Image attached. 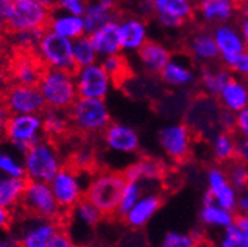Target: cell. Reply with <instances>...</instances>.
I'll list each match as a JSON object with an SVG mask.
<instances>
[{"instance_id": "obj_45", "label": "cell", "mask_w": 248, "mask_h": 247, "mask_svg": "<svg viewBox=\"0 0 248 247\" xmlns=\"http://www.w3.org/2000/svg\"><path fill=\"white\" fill-rule=\"evenodd\" d=\"M87 3L83 2V0H61V2H56V8L65 14L70 15H76V16H83L86 12Z\"/></svg>"}, {"instance_id": "obj_57", "label": "cell", "mask_w": 248, "mask_h": 247, "mask_svg": "<svg viewBox=\"0 0 248 247\" xmlns=\"http://www.w3.org/2000/svg\"><path fill=\"white\" fill-rule=\"evenodd\" d=\"M11 3H12V0H0V18H2L3 21L9 12Z\"/></svg>"}, {"instance_id": "obj_4", "label": "cell", "mask_w": 248, "mask_h": 247, "mask_svg": "<svg viewBox=\"0 0 248 247\" xmlns=\"http://www.w3.org/2000/svg\"><path fill=\"white\" fill-rule=\"evenodd\" d=\"M25 179L30 182L50 183L52 179L64 167L58 148L49 141L43 139L34 147H31L22 157Z\"/></svg>"}, {"instance_id": "obj_12", "label": "cell", "mask_w": 248, "mask_h": 247, "mask_svg": "<svg viewBox=\"0 0 248 247\" xmlns=\"http://www.w3.org/2000/svg\"><path fill=\"white\" fill-rule=\"evenodd\" d=\"M27 212L37 216L40 219L53 221L59 216L61 207L52 193L50 183L45 182H30L27 181V187L21 200Z\"/></svg>"}, {"instance_id": "obj_22", "label": "cell", "mask_w": 248, "mask_h": 247, "mask_svg": "<svg viewBox=\"0 0 248 247\" xmlns=\"http://www.w3.org/2000/svg\"><path fill=\"white\" fill-rule=\"evenodd\" d=\"M161 204H163V198L158 193H155V191L145 193L139 198V201L133 206V209L127 214L123 216V219L129 227L135 230H140L146 227L148 222L157 214Z\"/></svg>"}, {"instance_id": "obj_3", "label": "cell", "mask_w": 248, "mask_h": 247, "mask_svg": "<svg viewBox=\"0 0 248 247\" xmlns=\"http://www.w3.org/2000/svg\"><path fill=\"white\" fill-rule=\"evenodd\" d=\"M39 90L47 108L70 111L78 99L74 73L45 70L39 83Z\"/></svg>"}, {"instance_id": "obj_58", "label": "cell", "mask_w": 248, "mask_h": 247, "mask_svg": "<svg viewBox=\"0 0 248 247\" xmlns=\"http://www.w3.org/2000/svg\"><path fill=\"white\" fill-rule=\"evenodd\" d=\"M238 14L241 15V19H247L248 21V0L238 3Z\"/></svg>"}, {"instance_id": "obj_50", "label": "cell", "mask_w": 248, "mask_h": 247, "mask_svg": "<svg viewBox=\"0 0 248 247\" xmlns=\"http://www.w3.org/2000/svg\"><path fill=\"white\" fill-rule=\"evenodd\" d=\"M236 160L242 162L248 166V139H238V148H236Z\"/></svg>"}, {"instance_id": "obj_40", "label": "cell", "mask_w": 248, "mask_h": 247, "mask_svg": "<svg viewBox=\"0 0 248 247\" xmlns=\"http://www.w3.org/2000/svg\"><path fill=\"white\" fill-rule=\"evenodd\" d=\"M225 170H226L231 185L238 193L248 188V166L247 165H244L239 160H233L229 165H226Z\"/></svg>"}, {"instance_id": "obj_61", "label": "cell", "mask_w": 248, "mask_h": 247, "mask_svg": "<svg viewBox=\"0 0 248 247\" xmlns=\"http://www.w3.org/2000/svg\"><path fill=\"white\" fill-rule=\"evenodd\" d=\"M197 247H210V246H207V244H202V243H200V244H198Z\"/></svg>"}, {"instance_id": "obj_35", "label": "cell", "mask_w": 248, "mask_h": 247, "mask_svg": "<svg viewBox=\"0 0 248 247\" xmlns=\"http://www.w3.org/2000/svg\"><path fill=\"white\" fill-rule=\"evenodd\" d=\"M73 56L77 68L89 67L92 64L99 63V56L87 34L73 42Z\"/></svg>"}, {"instance_id": "obj_10", "label": "cell", "mask_w": 248, "mask_h": 247, "mask_svg": "<svg viewBox=\"0 0 248 247\" xmlns=\"http://www.w3.org/2000/svg\"><path fill=\"white\" fill-rule=\"evenodd\" d=\"M2 101L12 115H42L47 108L37 86L12 83L3 92Z\"/></svg>"}, {"instance_id": "obj_26", "label": "cell", "mask_w": 248, "mask_h": 247, "mask_svg": "<svg viewBox=\"0 0 248 247\" xmlns=\"http://www.w3.org/2000/svg\"><path fill=\"white\" fill-rule=\"evenodd\" d=\"M188 50L197 63L213 64L220 59L219 49L213 39V34L208 30H198L188 40Z\"/></svg>"}, {"instance_id": "obj_2", "label": "cell", "mask_w": 248, "mask_h": 247, "mask_svg": "<svg viewBox=\"0 0 248 247\" xmlns=\"http://www.w3.org/2000/svg\"><path fill=\"white\" fill-rule=\"evenodd\" d=\"M124 185L126 179L123 178V173L111 170L101 172L89 181L84 198L95 206L102 216L117 214Z\"/></svg>"}, {"instance_id": "obj_59", "label": "cell", "mask_w": 248, "mask_h": 247, "mask_svg": "<svg viewBox=\"0 0 248 247\" xmlns=\"http://www.w3.org/2000/svg\"><path fill=\"white\" fill-rule=\"evenodd\" d=\"M18 243L11 240V238H5V240H0V247H16Z\"/></svg>"}, {"instance_id": "obj_49", "label": "cell", "mask_w": 248, "mask_h": 247, "mask_svg": "<svg viewBox=\"0 0 248 247\" xmlns=\"http://www.w3.org/2000/svg\"><path fill=\"white\" fill-rule=\"evenodd\" d=\"M235 133H238L241 139H248V108L236 114Z\"/></svg>"}, {"instance_id": "obj_11", "label": "cell", "mask_w": 248, "mask_h": 247, "mask_svg": "<svg viewBox=\"0 0 248 247\" xmlns=\"http://www.w3.org/2000/svg\"><path fill=\"white\" fill-rule=\"evenodd\" d=\"M74 79H76L78 98H86V99L105 101L114 83L111 77L107 74V71L102 68L101 63L77 68L74 71Z\"/></svg>"}, {"instance_id": "obj_56", "label": "cell", "mask_w": 248, "mask_h": 247, "mask_svg": "<svg viewBox=\"0 0 248 247\" xmlns=\"http://www.w3.org/2000/svg\"><path fill=\"white\" fill-rule=\"evenodd\" d=\"M238 25H239V30H241V33H242L244 42H245V48L248 50V21L247 19H241Z\"/></svg>"}, {"instance_id": "obj_36", "label": "cell", "mask_w": 248, "mask_h": 247, "mask_svg": "<svg viewBox=\"0 0 248 247\" xmlns=\"http://www.w3.org/2000/svg\"><path fill=\"white\" fill-rule=\"evenodd\" d=\"M73 216L78 224L87 228H95L104 218L102 213L86 198L73 209Z\"/></svg>"}, {"instance_id": "obj_53", "label": "cell", "mask_w": 248, "mask_h": 247, "mask_svg": "<svg viewBox=\"0 0 248 247\" xmlns=\"http://www.w3.org/2000/svg\"><path fill=\"white\" fill-rule=\"evenodd\" d=\"M12 222V213L9 209L0 206V230H5Z\"/></svg>"}, {"instance_id": "obj_43", "label": "cell", "mask_w": 248, "mask_h": 247, "mask_svg": "<svg viewBox=\"0 0 248 247\" xmlns=\"http://www.w3.org/2000/svg\"><path fill=\"white\" fill-rule=\"evenodd\" d=\"M222 63L235 77H239L244 80L248 79V50L238 53L235 56H231V58H223Z\"/></svg>"}, {"instance_id": "obj_23", "label": "cell", "mask_w": 248, "mask_h": 247, "mask_svg": "<svg viewBox=\"0 0 248 247\" xmlns=\"http://www.w3.org/2000/svg\"><path fill=\"white\" fill-rule=\"evenodd\" d=\"M138 61L140 68L148 73V74H161V71L166 68V66L170 63L171 59V52L170 49L157 42V40H149L138 53Z\"/></svg>"}, {"instance_id": "obj_38", "label": "cell", "mask_w": 248, "mask_h": 247, "mask_svg": "<svg viewBox=\"0 0 248 247\" xmlns=\"http://www.w3.org/2000/svg\"><path fill=\"white\" fill-rule=\"evenodd\" d=\"M102 68L107 71V74L111 77L112 82H118V80H124L129 74V64L126 58H124L121 53L115 55V56H108L99 61Z\"/></svg>"}, {"instance_id": "obj_52", "label": "cell", "mask_w": 248, "mask_h": 247, "mask_svg": "<svg viewBox=\"0 0 248 247\" xmlns=\"http://www.w3.org/2000/svg\"><path fill=\"white\" fill-rule=\"evenodd\" d=\"M235 225L241 231L244 238L248 241V216L247 214H238L236 219H235Z\"/></svg>"}, {"instance_id": "obj_51", "label": "cell", "mask_w": 248, "mask_h": 247, "mask_svg": "<svg viewBox=\"0 0 248 247\" xmlns=\"http://www.w3.org/2000/svg\"><path fill=\"white\" fill-rule=\"evenodd\" d=\"M236 210L239 212V214H247L248 216V188L239 193Z\"/></svg>"}, {"instance_id": "obj_9", "label": "cell", "mask_w": 248, "mask_h": 247, "mask_svg": "<svg viewBox=\"0 0 248 247\" xmlns=\"http://www.w3.org/2000/svg\"><path fill=\"white\" fill-rule=\"evenodd\" d=\"M158 144L171 162H183L192 152L194 133L186 123H169L158 132Z\"/></svg>"}, {"instance_id": "obj_46", "label": "cell", "mask_w": 248, "mask_h": 247, "mask_svg": "<svg viewBox=\"0 0 248 247\" xmlns=\"http://www.w3.org/2000/svg\"><path fill=\"white\" fill-rule=\"evenodd\" d=\"M93 162H95V159H93V154L90 149H78L76 151L74 157H73V166L76 170H86L89 169Z\"/></svg>"}, {"instance_id": "obj_25", "label": "cell", "mask_w": 248, "mask_h": 247, "mask_svg": "<svg viewBox=\"0 0 248 247\" xmlns=\"http://www.w3.org/2000/svg\"><path fill=\"white\" fill-rule=\"evenodd\" d=\"M47 32H52L61 37H65L71 42L86 36V28L83 16H76L65 14L59 9H53L52 16L47 24Z\"/></svg>"}, {"instance_id": "obj_41", "label": "cell", "mask_w": 248, "mask_h": 247, "mask_svg": "<svg viewBox=\"0 0 248 247\" xmlns=\"http://www.w3.org/2000/svg\"><path fill=\"white\" fill-rule=\"evenodd\" d=\"M46 30H39V32H19L12 33V45L21 52V53H30L31 50H36L43 33Z\"/></svg>"}, {"instance_id": "obj_55", "label": "cell", "mask_w": 248, "mask_h": 247, "mask_svg": "<svg viewBox=\"0 0 248 247\" xmlns=\"http://www.w3.org/2000/svg\"><path fill=\"white\" fill-rule=\"evenodd\" d=\"M11 111L8 110V107L5 105V102L0 99V123H2V125H6L8 123V120L11 118Z\"/></svg>"}, {"instance_id": "obj_60", "label": "cell", "mask_w": 248, "mask_h": 247, "mask_svg": "<svg viewBox=\"0 0 248 247\" xmlns=\"http://www.w3.org/2000/svg\"><path fill=\"white\" fill-rule=\"evenodd\" d=\"M5 32H6V24L2 18H0V37L5 34Z\"/></svg>"}, {"instance_id": "obj_6", "label": "cell", "mask_w": 248, "mask_h": 247, "mask_svg": "<svg viewBox=\"0 0 248 247\" xmlns=\"http://www.w3.org/2000/svg\"><path fill=\"white\" fill-rule=\"evenodd\" d=\"M34 52L46 70L68 73H74L77 70L73 56V42L47 30L43 33Z\"/></svg>"}, {"instance_id": "obj_29", "label": "cell", "mask_w": 248, "mask_h": 247, "mask_svg": "<svg viewBox=\"0 0 248 247\" xmlns=\"http://www.w3.org/2000/svg\"><path fill=\"white\" fill-rule=\"evenodd\" d=\"M164 173V167L160 162L154 159H140L130 163L123 172L126 182H143V181H158Z\"/></svg>"}, {"instance_id": "obj_13", "label": "cell", "mask_w": 248, "mask_h": 247, "mask_svg": "<svg viewBox=\"0 0 248 247\" xmlns=\"http://www.w3.org/2000/svg\"><path fill=\"white\" fill-rule=\"evenodd\" d=\"M205 179L207 193H210L214 203L226 210L235 212L238 206L239 193L231 185L226 170L222 166H211L205 173Z\"/></svg>"}, {"instance_id": "obj_15", "label": "cell", "mask_w": 248, "mask_h": 247, "mask_svg": "<svg viewBox=\"0 0 248 247\" xmlns=\"http://www.w3.org/2000/svg\"><path fill=\"white\" fill-rule=\"evenodd\" d=\"M45 67L37 56L31 53H18L9 64V77L14 84L22 86H39Z\"/></svg>"}, {"instance_id": "obj_30", "label": "cell", "mask_w": 248, "mask_h": 247, "mask_svg": "<svg viewBox=\"0 0 248 247\" xmlns=\"http://www.w3.org/2000/svg\"><path fill=\"white\" fill-rule=\"evenodd\" d=\"M155 15H164L180 21L182 24L195 16V3L189 0H154Z\"/></svg>"}, {"instance_id": "obj_39", "label": "cell", "mask_w": 248, "mask_h": 247, "mask_svg": "<svg viewBox=\"0 0 248 247\" xmlns=\"http://www.w3.org/2000/svg\"><path fill=\"white\" fill-rule=\"evenodd\" d=\"M0 175L8 178L25 179V170L22 160L16 159L14 154L0 148Z\"/></svg>"}, {"instance_id": "obj_48", "label": "cell", "mask_w": 248, "mask_h": 247, "mask_svg": "<svg viewBox=\"0 0 248 247\" xmlns=\"http://www.w3.org/2000/svg\"><path fill=\"white\" fill-rule=\"evenodd\" d=\"M47 247H76L71 235L64 230H59L47 243Z\"/></svg>"}, {"instance_id": "obj_1", "label": "cell", "mask_w": 248, "mask_h": 247, "mask_svg": "<svg viewBox=\"0 0 248 247\" xmlns=\"http://www.w3.org/2000/svg\"><path fill=\"white\" fill-rule=\"evenodd\" d=\"M55 8L56 2H47V0H12L5 18L6 28L12 33L47 30Z\"/></svg>"}, {"instance_id": "obj_20", "label": "cell", "mask_w": 248, "mask_h": 247, "mask_svg": "<svg viewBox=\"0 0 248 247\" xmlns=\"http://www.w3.org/2000/svg\"><path fill=\"white\" fill-rule=\"evenodd\" d=\"M59 225L50 219H36L27 224L18 234L19 247H47L50 238L59 231Z\"/></svg>"}, {"instance_id": "obj_14", "label": "cell", "mask_w": 248, "mask_h": 247, "mask_svg": "<svg viewBox=\"0 0 248 247\" xmlns=\"http://www.w3.org/2000/svg\"><path fill=\"white\" fill-rule=\"evenodd\" d=\"M121 52L138 53L149 42L148 24L142 16H126L118 21Z\"/></svg>"}, {"instance_id": "obj_31", "label": "cell", "mask_w": 248, "mask_h": 247, "mask_svg": "<svg viewBox=\"0 0 248 247\" xmlns=\"http://www.w3.org/2000/svg\"><path fill=\"white\" fill-rule=\"evenodd\" d=\"M238 139L231 132H216L211 136V154L217 163L229 165L236 160Z\"/></svg>"}, {"instance_id": "obj_63", "label": "cell", "mask_w": 248, "mask_h": 247, "mask_svg": "<svg viewBox=\"0 0 248 247\" xmlns=\"http://www.w3.org/2000/svg\"><path fill=\"white\" fill-rule=\"evenodd\" d=\"M245 82H247V86H248V79H247V80H245Z\"/></svg>"}, {"instance_id": "obj_5", "label": "cell", "mask_w": 248, "mask_h": 247, "mask_svg": "<svg viewBox=\"0 0 248 247\" xmlns=\"http://www.w3.org/2000/svg\"><path fill=\"white\" fill-rule=\"evenodd\" d=\"M73 126L87 135L104 133L111 125V113L105 101L78 98L68 111Z\"/></svg>"}, {"instance_id": "obj_54", "label": "cell", "mask_w": 248, "mask_h": 247, "mask_svg": "<svg viewBox=\"0 0 248 247\" xmlns=\"http://www.w3.org/2000/svg\"><path fill=\"white\" fill-rule=\"evenodd\" d=\"M8 79H9L8 70L5 68V66L2 63H0V94L6 90V87H8Z\"/></svg>"}, {"instance_id": "obj_17", "label": "cell", "mask_w": 248, "mask_h": 247, "mask_svg": "<svg viewBox=\"0 0 248 247\" xmlns=\"http://www.w3.org/2000/svg\"><path fill=\"white\" fill-rule=\"evenodd\" d=\"M195 8V15L213 27L231 22L238 14V3L233 0H201Z\"/></svg>"}, {"instance_id": "obj_34", "label": "cell", "mask_w": 248, "mask_h": 247, "mask_svg": "<svg viewBox=\"0 0 248 247\" xmlns=\"http://www.w3.org/2000/svg\"><path fill=\"white\" fill-rule=\"evenodd\" d=\"M43 132L49 138H59L70 129V115L67 111L46 108L42 114Z\"/></svg>"}, {"instance_id": "obj_44", "label": "cell", "mask_w": 248, "mask_h": 247, "mask_svg": "<svg viewBox=\"0 0 248 247\" xmlns=\"http://www.w3.org/2000/svg\"><path fill=\"white\" fill-rule=\"evenodd\" d=\"M214 246L216 247H248V241L244 238V235L236 228V225H232L228 230L222 231V234L219 235Z\"/></svg>"}, {"instance_id": "obj_27", "label": "cell", "mask_w": 248, "mask_h": 247, "mask_svg": "<svg viewBox=\"0 0 248 247\" xmlns=\"http://www.w3.org/2000/svg\"><path fill=\"white\" fill-rule=\"evenodd\" d=\"M89 37H90L92 45H93V48H95V50L101 59L121 53L118 21L111 22V24L96 30L95 33L89 34Z\"/></svg>"}, {"instance_id": "obj_28", "label": "cell", "mask_w": 248, "mask_h": 247, "mask_svg": "<svg viewBox=\"0 0 248 247\" xmlns=\"http://www.w3.org/2000/svg\"><path fill=\"white\" fill-rule=\"evenodd\" d=\"M233 74L223 66V67H216V66H207L201 70L198 76L200 87L208 98H217L222 89L231 82Z\"/></svg>"}, {"instance_id": "obj_19", "label": "cell", "mask_w": 248, "mask_h": 247, "mask_svg": "<svg viewBox=\"0 0 248 247\" xmlns=\"http://www.w3.org/2000/svg\"><path fill=\"white\" fill-rule=\"evenodd\" d=\"M211 34L217 45V49H219L220 59L231 58L247 50L239 25L236 24L228 22V24L216 25L211 30Z\"/></svg>"}, {"instance_id": "obj_62", "label": "cell", "mask_w": 248, "mask_h": 247, "mask_svg": "<svg viewBox=\"0 0 248 247\" xmlns=\"http://www.w3.org/2000/svg\"><path fill=\"white\" fill-rule=\"evenodd\" d=\"M0 50H2V43H0Z\"/></svg>"}, {"instance_id": "obj_47", "label": "cell", "mask_w": 248, "mask_h": 247, "mask_svg": "<svg viewBox=\"0 0 248 247\" xmlns=\"http://www.w3.org/2000/svg\"><path fill=\"white\" fill-rule=\"evenodd\" d=\"M236 128V114L222 110L219 115V129L220 132H231L233 133Z\"/></svg>"}, {"instance_id": "obj_32", "label": "cell", "mask_w": 248, "mask_h": 247, "mask_svg": "<svg viewBox=\"0 0 248 247\" xmlns=\"http://www.w3.org/2000/svg\"><path fill=\"white\" fill-rule=\"evenodd\" d=\"M235 212L226 210L220 207L219 204H202L200 210V221L202 225L208 228H216V230H228L229 227L235 225Z\"/></svg>"}, {"instance_id": "obj_64", "label": "cell", "mask_w": 248, "mask_h": 247, "mask_svg": "<svg viewBox=\"0 0 248 247\" xmlns=\"http://www.w3.org/2000/svg\"><path fill=\"white\" fill-rule=\"evenodd\" d=\"M76 247H78V246H76Z\"/></svg>"}, {"instance_id": "obj_37", "label": "cell", "mask_w": 248, "mask_h": 247, "mask_svg": "<svg viewBox=\"0 0 248 247\" xmlns=\"http://www.w3.org/2000/svg\"><path fill=\"white\" fill-rule=\"evenodd\" d=\"M143 196L142 191V183L138 182H126L121 193V198H120V204H118V210L117 214H120L121 218L124 214H127L133 206L139 201V198Z\"/></svg>"}, {"instance_id": "obj_21", "label": "cell", "mask_w": 248, "mask_h": 247, "mask_svg": "<svg viewBox=\"0 0 248 247\" xmlns=\"http://www.w3.org/2000/svg\"><path fill=\"white\" fill-rule=\"evenodd\" d=\"M86 34L95 33L96 30L118 21L117 3L112 0H98V2L87 3L86 12L83 15Z\"/></svg>"}, {"instance_id": "obj_8", "label": "cell", "mask_w": 248, "mask_h": 247, "mask_svg": "<svg viewBox=\"0 0 248 247\" xmlns=\"http://www.w3.org/2000/svg\"><path fill=\"white\" fill-rule=\"evenodd\" d=\"M52 193L61 210H73L84 200L86 188L81 175L74 167H62L50 182Z\"/></svg>"}, {"instance_id": "obj_42", "label": "cell", "mask_w": 248, "mask_h": 247, "mask_svg": "<svg viewBox=\"0 0 248 247\" xmlns=\"http://www.w3.org/2000/svg\"><path fill=\"white\" fill-rule=\"evenodd\" d=\"M201 241L192 232L169 231L164 234L160 247H197Z\"/></svg>"}, {"instance_id": "obj_18", "label": "cell", "mask_w": 248, "mask_h": 247, "mask_svg": "<svg viewBox=\"0 0 248 247\" xmlns=\"http://www.w3.org/2000/svg\"><path fill=\"white\" fill-rule=\"evenodd\" d=\"M160 79L169 87L182 89L194 86L198 76L188 58L183 55H173L170 63L161 71Z\"/></svg>"}, {"instance_id": "obj_33", "label": "cell", "mask_w": 248, "mask_h": 247, "mask_svg": "<svg viewBox=\"0 0 248 247\" xmlns=\"http://www.w3.org/2000/svg\"><path fill=\"white\" fill-rule=\"evenodd\" d=\"M27 187V179H16L0 175V206L12 209L21 203Z\"/></svg>"}, {"instance_id": "obj_24", "label": "cell", "mask_w": 248, "mask_h": 247, "mask_svg": "<svg viewBox=\"0 0 248 247\" xmlns=\"http://www.w3.org/2000/svg\"><path fill=\"white\" fill-rule=\"evenodd\" d=\"M222 110L238 114L248 108V86L244 79L232 77L217 97Z\"/></svg>"}, {"instance_id": "obj_7", "label": "cell", "mask_w": 248, "mask_h": 247, "mask_svg": "<svg viewBox=\"0 0 248 247\" xmlns=\"http://www.w3.org/2000/svg\"><path fill=\"white\" fill-rule=\"evenodd\" d=\"M42 115H11L6 123L5 138L22 154L43 141Z\"/></svg>"}, {"instance_id": "obj_16", "label": "cell", "mask_w": 248, "mask_h": 247, "mask_svg": "<svg viewBox=\"0 0 248 247\" xmlns=\"http://www.w3.org/2000/svg\"><path fill=\"white\" fill-rule=\"evenodd\" d=\"M102 139L109 151L117 154H126V156L138 152L140 147L138 132L132 126L118 121L111 123L107 128V131L102 133Z\"/></svg>"}]
</instances>
